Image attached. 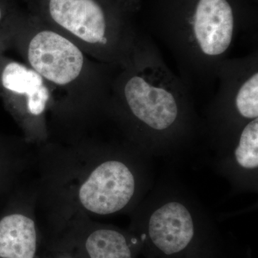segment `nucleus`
<instances>
[{
    "label": "nucleus",
    "instance_id": "nucleus-1",
    "mask_svg": "<svg viewBox=\"0 0 258 258\" xmlns=\"http://www.w3.org/2000/svg\"><path fill=\"white\" fill-rule=\"evenodd\" d=\"M118 70L106 110L134 139L164 146L189 134L195 118L192 93L168 67L152 37L139 33L130 58Z\"/></svg>",
    "mask_w": 258,
    "mask_h": 258
},
{
    "label": "nucleus",
    "instance_id": "nucleus-11",
    "mask_svg": "<svg viewBox=\"0 0 258 258\" xmlns=\"http://www.w3.org/2000/svg\"><path fill=\"white\" fill-rule=\"evenodd\" d=\"M234 157L237 164L247 170L258 167V118L251 120L237 134Z\"/></svg>",
    "mask_w": 258,
    "mask_h": 258
},
{
    "label": "nucleus",
    "instance_id": "nucleus-4",
    "mask_svg": "<svg viewBox=\"0 0 258 258\" xmlns=\"http://www.w3.org/2000/svg\"><path fill=\"white\" fill-rule=\"evenodd\" d=\"M32 15L74 41L93 60L120 69L139 33L108 0H29Z\"/></svg>",
    "mask_w": 258,
    "mask_h": 258
},
{
    "label": "nucleus",
    "instance_id": "nucleus-13",
    "mask_svg": "<svg viewBox=\"0 0 258 258\" xmlns=\"http://www.w3.org/2000/svg\"><path fill=\"white\" fill-rule=\"evenodd\" d=\"M4 47H3V45H2V44L0 43V56L3 55V52H4Z\"/></svg>",
    "mask_w": 258,
    "mask_h": 258
},
{
    "label": "nucleus",
    "instance_id": "nucleus-9",
    "mask_svg": "<svg viewBox=\"0 0 258 258\" xmlns=\"http://www.w3.org/2000/svg\"><path fill=\"white\" fill-rule=\"evenodd\" d=\"M37 231L31 217L20 213L0 220V257L35 258Z\"/></svg>",
    "mask_w": 258,
    "mask_h": 258
},
{
    "label": "nucleus",
    "instance_id": "nucleus-6",
    "mask_svg": "<svg viewBox=\"0 0 258 258\" xmlns=\"http://www.w3.org/2000/svg\"><path fill=\"white\" fill-rule=\"evenodd\" d=\"M0 96L29 133H42L45 115L53 100L50 86L26 64L0 56Z\"/></svg>",
    "mask_w": 258,
    "mask_h": 258
},
{
    "label": "nucleus",
    "instance_id": "nucleus-7",
    "mask_svg": "<svg viewBox=\"0 0 258 258\" xmlns=\"http://www.w3.org/2000/svg\"><path fill=\"white\" fill-rule=\"evenodd\" d=\"M136 191L133 172L125 163L103 161L80 186L78 199L86 211L108 215L121 211L132 201Z\"/></svg>",
    "mask_w": 258,
    "mask_h": 258
},
{
    "label": "nucleus",
    "instance_id": "nucleus-12",
    "mask_svg": "<svg viewBox=\"0 0 258 258\" xmlns=\"http://www.w3.org/2000/svg\"><path fill=\"white\" fill-rule=\"evenodd\" d=\"M13 11L8 0H0V26L4 25Z\"/></svg>",
    "mask_w": 258,
    "mask_h": 258
},
{
    "label": "nucleus",
    "instance_id": "nucleus-2",
    "mask_svg": "<svg viewBox=\"0 0 258 258\" xmlns=\"http://www.w3.org/2000/svg\"><path fill=\"white\" fill-rule=\"evenodd\" d=\"M240 23L231 0H189L173 8L153 28V35L173 57L180 79L191 93L217 83Z\"/></svg>",
    "mask_w": 258,
    "mask_h": 258
},
{
    "label": "nucleus",
    "instance_id": "nucleus-5",
    "mask_svg": "<svg viewBox=\"0 0 258 258\" xmlns=\"http://www.w3.org/2000/svg\"><path fill=\"white\" fill-rule=\"evenodd\" d=\"M217 83L210 116L218 132L232 141L244 125L258 118L257 50L224 60Z\"/></svg>",
    "mask_w": 258,
    "mask_h": 258
},
{
    "label": "nucleus",
    "instance_id": "nucleus-3",
    "mask_svg": "<svg viewBox=\"0 0 258 258\" xmlns=\"http://www.w3.org/2000/svg\"><path fill=\"white\" fill-rule=\"evenodd\" d=\"M9 45L27 66L54 91L64 93L71 103L93 110H106L115 68L91 60L63 34L39 20L23 18L14 11L7 22Z\"/></svg>",
    "mask_w": 258,
    "mask_h": 258
},
{
    "label": "nucleus",
    "instance_id": "nucleus-10",
    "mask_svg": "<svg viewBox=\"0 0 258 258\" xmlns=\"http://www.w3.org/2000/svg\"><path fill=\"white\" fill-rule=\"evenodd\" d=\"M86 249L90 258H132L124 235L111 229L91 232L86 239Z\"/></svg>",
    "mask_w": 258,
    "mask_h": 258
},
{
    "label": "nucleus",
    "instance_id": "nucleus-8",
    "mask_svg": "<svg viewBox=\"0 0 258 258\" xmlns=\"http://www.w3.org/2000/svg\"><path fill=\"white\" fill-rule=\"evenodd\" d=\"M148 231L153 244L163 253H178L184 250L192 240L195 235L193 217L182 203L168 202L153 212Z\"/></svg>",
    "mask_w": 258,
    "mask_h": 258
}]
</instances>
